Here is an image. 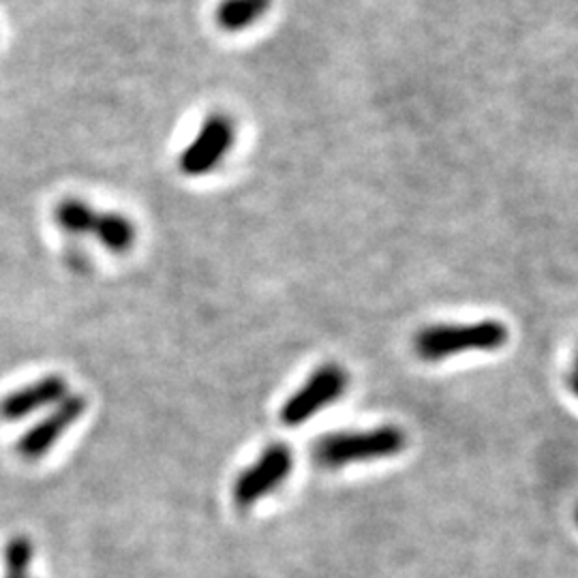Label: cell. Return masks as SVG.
<instances>
[{
	"label": "cell",
	"mask_w": 578,
	"mask_h": 578,
	"mask_svg": "<svg viewBox=\"0 0 578 578\" xmlns=\"http://www.w3.org/2000/svg\"><path fill=\"white\" fill-rule=\"evenodd\" d=\"M508 341V328L495 321L439 324L428 326L416 337V351L426 362H437L465 351H495Z\"/></svg>",
	"instance_id": "obj_1"
},
{
	"label": "cell",
	"mask_w": 578,
	"mask_h": 578,
	"mask_svg": "<svg viewBox=\"0 0 578 578\" xmlns=\"http://www.w3.org/2000/svg\"><path fill=\"white\" fill-rule=\"evenodd\" d=\"M407 437L396 426H380L362 433H335L317 441L315 461L328 469H339L349 462L375 461L399 455Z\"/></svg>",
	"instance_id": "obj_2"
},
{
	"label": "cell",
	"mask_w": 578,
	"mask_h": 578,
	"mask_svg": "<svg viewBox=\"0 0 578 578\" xmlns=\"http://www.w3.org/2000/svg\"><path fill=\"white\" fill-rule=\"evenodd\" d=\"M236 140V127L230 116L210 114L199 127L192 144L181 153L178 167L185 176L199 178L215 172L231 151Z\"/></svg>",
	"instance_id": "obj_3"
},
{
	"label": "cell",
	"mask_w": 578,
	"mask_h": 578,
	"mask_svg": "<svg viewBox=\"0 0 578 578\" xmlns=\"http://www.w3.org/2000/svg\"><path fill=\"white\" fill-rule=\"evenodd\" d=\"M294 469V455L285 444H272L262 457L247 467L236 484H233V501L238 508H251L262 498L276 491Z\"/></svg>",
	"instance_id": "obj_4"
},
{
	"label": "cell",
	"mask_w": 578,
	"mask_h": 578,
	"mask_svg": "<svg viewBox=\"0 0 578 578\" xmlns=\"http://www.w3.org/2000/svg\"><path fill=\"white\" fill-rule=\"evenodd\" d=\"M347 390V373L337 364L319 367L305 385L283 405L281 421L287 426L307 423L317 412L332 405Z\"/></svg>",
	"instance_id": "obj_5"
},
{
	"label": "cell",
	"mask_w": 578,
	"mask_h": 578,
	"mask_svg": "<svg viewBox=\"0 0 578 578\" xmlns=\"http://www.w3.org/2000/svg\"><path fill=\"white\" fill-rule=\"evenodd\" d=\"M86 407L88 401L81 394H69L65 401L54 405V412L50 416H45L41 423L20 437V441L15 444L18 455L26 461H37L45 457L63 437V433L79 421Z\"/></svg>",
	"instance_id": "obj_6"
},
{
	"label": "cell",
	"mask_w": 578,
	"mask_h": 578,
	"mask_svg": "<svg viewBox=\"0 0 578 578\" xmlns=\"http://www.w3.org/2000/svg\"><path fill=\"white\" fill-rule=\"evenodd\" d=\"M69 396V385L61 375H45L33 384L9 392L0 401V418L7 423H18L37 414L43 407L58 405Z\"/></svg>",
	"instance_id": "obj_7"
},
{
	"label": "cell",
	"mask_w": 578,
	"mask_h": 578,
	"mask_svg": "<svg viewBox=\"0 0 578 578\" xmlns=\"http://www.w3.org/2000/svg\"><path fill=\"white\" fill-rule=\"evenodd\" d=\"M272 0H221L215 11L217 26L226 33H242L269 13Z\"/></svg>",
	"instance_id": "obj_8"
},
{
	"label": "cell",
	"mask_w": 578,
	"mask_h": 578,
	"mask_svg": "<svg viewBox=\"0 0 578 578\" xmlns=\"http://www.w3.org/2000/svg\"><path fill=\"white\" fill-rule=\"evenodd\" d=\"M92 236L112 253H127L135 242V226L122 212H99Z\"/></svg>",
	"instance_id": "obj_9"
},
{
	"label": "cell",
	"mask_w": 578,
	"mask_h": 578,
	"mask_svg": "<svg viewBox=\"0 0 578 578\" xmlns=\"http://www.w3.org/2000/svg\"><path fill=\"white\" fill-rule=\"evenodd\" d=\"M97 208H92L88 201L79 197H67L54 208V221L56 226L72 236H86L95 230L97 223Z\"/></svg>",
	"instance_id": "obj_10"
},
{
	"label": "cell",
	"mask_w": 578,
	"mask_h": 578,
	"mask_svg": "<svg viewBox=\"0 0 578 578\" xmlns=\"http://www.w3.org/2000/svg\"><path fill=\"white\" fill-rule=\"evenodd\" d=\"M33 561V544L26 538H13L4 548V578H29V566Z\"/></svg>",
	"instance_id": "obj_11"
},
{
	"label": "cell",
	"mask_w": 578,
	"mask_h": 578,
	"mask_svg": "<svg viewBox=\"0 0 578 578\" xmlns=\"http://www.w3.org/2000/svg\"><path fill=\"white\" fill-rule=\"evenodd\" d=\"M570 385H572V390L577 392L578 396V353L577 360H575V369H572V375H570Z\"/></svg>",
	"instance_id": "obj_12"
},
{
	"label": "cell",
	"mask_w": 578,
	"mask_h": 578,
	"mask_svg": "<svg viewBox=\"0 0 578 578\" xmlns=\"http://www.w3.org/2000/svg\"><path fill=\"white\" fill-rule=\"evenodd\" d=\"M577 523H578V508H577Z\"/></svg>",
	"instance_id": "obj_13"
}]
</instances>
